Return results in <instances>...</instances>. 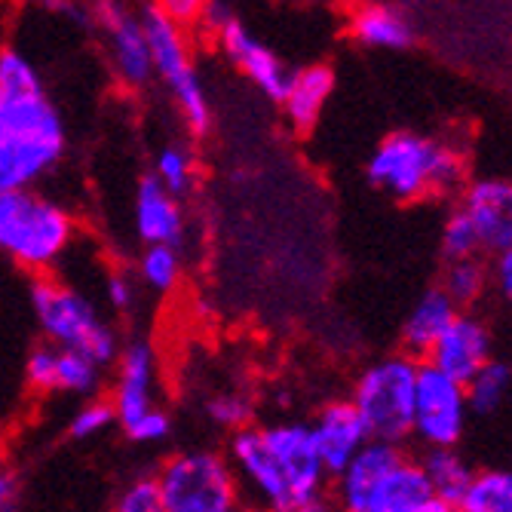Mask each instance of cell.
<instances>
[{
	"label": "cell",
	"mask_w": 512,
	"mask_h": 512,
	"mask_svg": "<svg viewBox=\"0 0 512 512\" xmlns=\"http://www.w3.org/2000/svg\"><path fill=\"white\" fill-rule=\"evenodd\" d=\"M243 497L267 512H289L322 500L329 473L313 445L310 424L283 421L270 427H246L230 436L227 454Z\"/></svg>",
	"instance_id": "cell-1"
},
{
	"label": "cell",
	"mask_w": 512,
	"mask_h": 512,
	"mask_svg": "<svg viewBox=\"0 0 512 512\" xmlns=\"http://www.w3.org/2000/svg\"><path fill=\"white\" fill-rule=\"evenodd\" d=\"M68 148L62 114L40 89H0V194L31 191Z\"/></svg>",
	"instance_id": "cell-2"
},
{
	"label": "cell",
	"mask_w": 512,
	"mask_h": 512,
	"mask_svg": "<svg viewBox=\"0 0 512 512\" xmlns=\"http://www.w3.org/2000/svg\"><path fill=\"white\" fill-rule=\"evenodd\" d=\"M368 181L396 200H421L467 188V163L427 135L393 132L368 157Z\"/></svg>",
	"instance_id": "cell-3"
},
{
	"label": "cell",
	"mask_w": 512,
	"mask_h": 512,
	"mask_svg": "<svg viewBox=\"0 0 512 512\" xmlns=\"http://www.w3.org/2000/svg\"><path fill=\"white\" fill-rule=\"evenodd\" d=\"M74 237L71 215L37 191L0 194V252L28 270H50Z\"/></svg>",
	"instance_id": "cell-4"
},
{
	"label": "cell",
	"mask_w": 512,
	"mask_h": 512,
	"mask_svg": "<svg viewBox=\"0 0 512 512\" xmlns=\"http://www.w3.org/2000/svg\"><path fill=\"white\" fill-rule=\"evenodd\" d=\"M31 307L46 344H53L56 350H77L102 368L117 362L120 338L99 316L96 304L74 286L56 283V279H37L31 286Z\"/></svg>",
	"instance_id": "cell-5"
},
{
	"label": "cell",
	"mask_w": 512,
	"mask_h": 512,
	"mask_svg": "<svg viewBox=\"0 0 512 512\" xmlns=\"http://www.w3.org/2000/svg\"><path fill=\"white\" fill-rule=\"evenodd\" d=\"M135 13H138V22H142L145 37H148L154 77L166 86V92L172 96L184 126H188L194 135L209 132L212 108H209V96L203 89L200 71L194 65L188 37H184V31L175 22L166 19L160 4H145V7H138Z\"/></svg>",
	"instance_id": "cell-6"
},
{
	"label": "cell",
	"mask_w": 512,
	"mask_h": 512,
	"mask_svg": "<svg viewBox=\"0 0 512 512\" xmlns=\"http://www.w3.org/2000/svg\"><path fill=\"white\" fill-rule=\"evenodd\" d=\"M417 368L421 362L405 353L384 356L362 368L350 393V405L359 411L371 439L402 445L411 436Z\"/></svg>",
	"instance_id": "cell-7"
},
{
	"label": "cell",
	"mask_w": 512,
	"mask_h": 512,
	"mask_svg": "<svg viewBox=\"0 0 512 512\" xmlns=\"http://www.w3.org/2000/svg\"><path fill=\"white\" fill-rule=\"evenodd\" d=\"M166 512H240L243 488L230 460L212 448L169 457L157 473Z\"/></svg>",
	"instance_id": "cell-8"
},
{
	"label": "cell",
	"mask_w": 512,
	"mask_h": 512,
	"mask_svg": "<svg viewBox=\"0 0 512 512\" xmlns=\"http://www.w3.org/2000/svg\"><path fill=\"white\" fill-rule=\"evenodd\" d=\"M467 390L463 384L445 378L433 365L421 362L414 387V414H411V436L427 451L433 448H457L463 430H467Z\"/></svg>",
	"instance_id": "cell-9"
},
{
	"label": "cell",
	"mask_w": 512,
	"mask_h": 512,
	"mask_svg": "<svg viewBox=\"0 0 512 512\" xmlns=\"http://www.w3.org/2000/svg\"><path fill=\"white\" fill-rule=\"evenodd\" d=\"M92 13H96V22L105 31L114 74L132 89L148 86L154 80V68H151L148 37H145L142 22H138V13L123 4H114V0L96 4Z\"/></svg>",
	"instance_id": "cell-10"
},
{
	"label": "cell",
	"mask_w": 512,
	"mask_h": 512,
	"mask_svg": "<svg viewBox=\"0 0 512 512\" xmlns=\"http://www.w3.org/2000/svg\"><path fill=\"white\" fill-rule=\"evenodd\" d=\"M215 37H218L221 53L258 86V92H264L273 102H283L289 80H292V68L279 59L264 40H258L243 19H230Z\"/></svg>",
	"instance_id": "cell-11"
},
{
	"label": "cell",
	"mask_w": 512,
	"mask_h": 512,
	"mask_svg": "<svg viewBox=\"0 0 512 512\" xmlns=\"http://www.w3.org/2000/svg\"><path fill=\"white\" fill-rule=\"evenodd\" d=\"M491 347H494V338H491V329L485 325V319H479L473 313H457L424 362L433 365L436 371H442L445 378L467 387V381L476 375V371L494 359Z\"/></svg>",
	"instance_id": "cell-12"
},
{
	"label": "cell",
	"mask_w": 512,
	"mask_h": 512,
	"mask_svg": "<svg viewBox=\"0 0 512 512\" xmlns=\"http://www.w3.org/2000/svg\"><path fill=\"white\" fill-rule=\"evenodd\" d=\"M157 353L148 341H129L117 356V381H114V414L120 430L135 424L138 417L157 408Z\"/></svg>",
	"instance_id": "cell-13"
},
{
	"label": "cell",
	"mask_w": 512,
	"mask_h": 512,
	"mask_svg": "<svg viewBox=\"0 0 512 512\" xmlns=\"http://www.w3.org/2000/svg\"><path fill=\"white\" fill-rule=\"evenodd\" d=\"M405 460L402 445L393 442H378L371 439L347 467L332 479V491H335V506L338 512H365L371 497L378 494V488L387 482V476Z\"/></svg>",
	"instance_id": "cell-14"
},
{
	"label": "cell",
	"mask_w": 512,
	"mask_h": 512,
	"mask_svg": "<svg viewBox=\"0 0 512 512\" xmlns=\"http://www.w3.org/2000/svg\"><path fill=\"white\" fill-rule=\"evenodd\" d=\"M460 209L476 227L482 252L497 255L512 246V181L479 178L463 188Z\"/></svg>",
	"instance_id": "cell-15"
},
{
	"label": "cell",
	"mask_w": 512,
	"mask_h": 512,
	"mask_svg": "<svg viewBox=\"0 0 512 512\" xmlns=\"http://www.w3.org/2000/svg\"><path fill=\"white\" fill-rule=\"evenodd\" d=\"M310 433H313L316 454L322 460L325 473H329V479H335L347 463L371 442L368 427L362 424V417L350 405V399L325 405L316 414V421L310 424Z\"/></svg>",
	"instance_id": "cell-16"
},
{
	"label": "cell",
	"mask_w": 512,
	"mask_h": 512,
	"mask_svg": "<svg viewBox=\"0 0 512 512\" xmlns=\"http://www.w3.org/2000/svg\"><path fill=\"white\" fill-rule=\"evenodd\" d=\"M132 212H135L132 215L135 234L145 246H169V249L184 246V237H188V215H184V206L181 200L166 194L151 175L138 181Z\"/></svg>",
	"instance_id": "cell-17"
},
{
	"label": "cell",
	"mask_w": 512,
	"mask_h": 512,
	"mask_svg": "<svg viewBox=\"0 0 512 512\" xmlns=\"http://www.w3.org/2000/svg\"><path fill=\"white\" fill-rule=\"evenodd\" d=\"M460 310L451 304V298L436 286V289H427L421 298L414 301V307L408 310L405 322H402V347H405V356L411 359H427L433 344L445 335V329L454 322Z\"/></svg>",
	"instance_id": "cell-18"
},
{
	"label": "cell",
	"mask_w": 512,
	"mask_h": 512,
	"mask_svg": "<svg viewBox=\"0 0 512 512\" xmlns=\"http://www.w3.org/2000/svg\"><path fill=\"white\" fill-rule=\"evenodd\" d=\"M332 92H335L332 68L329 65H307V68L292 71L289 89H286V96L279 105L286 108V117L298 132H307L319 123L325 105H329V99H332Z\"/></svg>",
	"instance_id": "cell-19"
},
{
	"label": "cell",
	"mask_w": 512,
	"mask_h": 512,
	"mask_svg": "<svg viewBox=\"0 0 512 512\" xmlns=\"http://www.w3.org/2000/svg\"><path fill=\"white\" fill-rule=\"evenodd\" d=\"M350 34L368 50H408L414 43L411 19L390 4H365L350 16Z\"/></svg>",
	"instance_id": "cell-20"
},
{
	"label": "cell",
	"mask_w": 512,
	"mask_h": 512,
	"mask_svg": "<svg viewBox=\"0 0 512 512\" xmlns=\"http://www.w3.org/2000/svg\"><path fill=\"white\" fill-rule=\"evenodd\" d=\"M417 463H421V470L427 476L433 500L448 503L454 509L460 506L463 497H467V491L476 479V470L470 467V460L457 448H433Z\"/></svg>",
	"instance_id": "cell-21"
},
{
	"label": "cell",
	"mask_w": 512,
	"mask_h": 512,
	"mask_svg": "<svg viewBox=\"0 0 512 512\" xmlns=\"http://www.w3.org/2000/svg\"><path fill=\"white\" fill-rule=\"evenodd\" d=\"M427 500H433L427 476L421 470V463L405 457L399 467L387 476V482L378 488V494L371 497L365 512H414L421 509Z\"/></svg>",
	"instance_id": "cell-22"
},
{
	"label": "cell",
	"mask_w": 512,
	"mask_h": 512,
	"mask_svg": "<svg viewBox=\"0 0 512 512\" xmlns=\"http://www.w3.org/2000/svg\"><path fill=\"white\" fill-rule=\"evenodd\" d=\"M463 390H467V405L473 414H482V417L494 414L512 390V365L503 359L485 362Z\"/></svg>",
	"instance_id": "cell-23"
},
{
	"label": "cell",
	"mask_w": 512,
	"mask_h": 512,
	"mask_svg": "<svg viewBox=\"0 0 512 512\" xmlns=\"http://www.w3.org/2000/svg\"><path fill=\"white\" fill-rule=\"evenodd\" d=\"M488 264H482V258H467V261H454L445 264V276H442V292L451 298V304L463 313L470 310L488 289Z\"/></svg>",
	"instance_id": "cell-24"
},
{
	"label": "cell",
	"mask_w": 512,
	"mask_h": 512,
	"mask_svg": "<svg viewBox=\"0 0 512 512\" xmlns=\"http://www.w3.org/2000/svg\"><path fill=\"white\" fill-rule=\"evenodd\" d=\"M457 512H512V470L476 473Z\"/></svg>",
	"instance_id": "cell-25"
},
{
	"label": "cell",
	"mask_w": 512,
	"mask_h": 512,
	"mask_svg": "<svg viewBox=\"0 0 512 512\" xmlns=\"http://www.w3.org/2000/svg\"><path fill=\"white\" fill-rule=\"evenodd\" d=\"M102 387V365L77 350H59L56 359V390L80 399H96Z\"/></svg>",
	"instance_id": "cell-26"
},
{
	"label": "cell",
	"mask_w": 512,
	"mask_h": 512,
	"mask_svg": "<svg viewBox=\"0 0 512 512\" xmlns=\"http://www.w3.org/2000/svg\"><path fill=\"white\" fill-rule=\"evenodd\" d=\"M194 157L188 148H181V145H163L154 157V172L151 178L160 184V188L166 194H172L175 200H181L184 194H188L194 188Z\"/></svg>",
	"instance_id": "cell-27"
},
{
	"label": "cell",
	"mask_w": 512,
	"mask_h": 512,
	"mask_svg": "<svg viewBox=\"0 0 512 512\" xmlns=\"http://www.w3.org/2000/svg\"><path fill=\"white\" fill-rule=\"evenodd\" d=\"M138 276L160 295L172 292L181 279V252L169 246H145L142 258H138Z\"/></svg>",
	"instance_id": "cell-28"
},
{
	"label": "cell",
	"mask_w": 512,
	"mask_h": 512,
	"mask_svg": "<svg viewBox=\"0 0 512 512\" xmlns=\"http://www.w3.org/2000/svg\"><path fill=\"white\" fill-rule=\"evenodd\" d=\"M479 255H482V246H479L473 221L467 218L463 209H454L442 227V258L448 264H454V261H467V258H479Z\"/></svg>",
	"instance_id": "cell-29"
},
{
	"label": "cell",
	"mask_w": 512,
	"mask_h": 512,
	"mask_svg": "<svg viewBox=\"0 0 512 512\" xmlns=\"http://www.w3.org/2000/svg\"><path fill=\"white\" fill-rule=\"evenodd\" d=\"M252 414L255 408L243 393H215L206 402V417L218 430H227L230 436L252 427Z\"/></svg>",
	"instance_id": "cell-30"
},
{
	"label": "cell",
	"mask_w": 512,
	"mask_h": 512,
	"mask_svg": "<svg viewBox=\"0 0 512 512\" xmlns=\"http://www.w3.org/2000/svg\"><path fill=\"white\" fill-rule=\"evenodd\" d=\"M117 424L114 405L108 399H86L83 405H77V411L68 421V436L83 442V439H96L99 433H105L108 427Z\"/></svg>",
	"instance_id": "cell-31"
},
{
	"label": "cell",
	"mask_w": 512,
	"mask_h": 512,
	"mask_svg": "<svg viewBox=\"0 0 512 512\" xmlns=\"http://www.w3.org/2000/svg\"><path fill=\"white\" fill-rule=\"evenodd\" d=\"M111 512H166L157 476H138L132 479L114 500Z\"/></svg>",
	"instance_id": "cell-32"
},
{
	"label": "cell",
	"mask_w": 512,
	"mask_h": 512,
	"mask_svg": "<svg viewBox=\"0 0 512 512\" xmlns=\"http://www.w3.org/2000/svg\"><path fill=\"white\" fill-rule=\"evenodd\" d=\"M43 80L37 74V68L16 50H4L0 53V89L10 92H25V89H40Z\"/></svg>",
	"instance_id": "cell-33"
},
{
	"label": "cell",
	"mask_w": 512,
	"mask_h": 512,
	"mask_svg": "<svg viewBox=\"0 0 512 512\" xmlns=\"http://www.w3.org/2000/svg\"><path fill=\"white\" fill-rule=\"evenodd\" d=\"M56 359H59V350L53 344H40L28 353L25 381L31 390H37V393L56 390Z\"/></svg>",
	"instance_id": "cell-34"
},
{
	"label": "cell",
	"mask_w": 512,
	"mask_h": 512,
	"mask_svg": "<svg viewBox=\"0 0 512 512\" xmlns=\"http://www.w3.org/2000/svg\"><path fill=\"white\" fill-rule=\"evenodd\" d=\"M123 433H126V439L135 442V445H154V442L169 439V433H172V417L157 405V408L148 411L145 417H138L135 424L123 427Z\"/></svg>",
	"instance_id": "cell-35"
},
{
	"label": "cell",
	"mask_w": 512,
	"mask_h": 512,
	"mask_svg": "<svg viewBox=\"0 0 512 512\" xmlns=\"http://www.w3.org/2000/svg\"><path fill=\"white\" fill-rule=\"evenodd\" d=\"M488 279H491V286L497 289V295L512 307V246L494 255V261L488 267Z\"/></svg>",
	"instance_id": "cell-36"
},
{
	"label": "cell",
	"mask_w": 512,
	"mask_h": 512,
	"mask_svg": "<svg viewBox=\"0 0 512 512\" xmlns=\"http://www.w3.org/2000/svg\"><path fill=\"white\" fill-rule=\"evenodd\" d=\"M105 298H108V304H111L114 310L126 313V310L135 304V283H132V279H129L126 273L114 270V273L105 279Z\"/></svg>",
	"instance_id": "cell-37"
},
{
	"label": "cell",
	"mask_w": 512,
	"mask_h": 512,
	"mask_svg": "<svg viewBox=\"0 0 512 512\" xmlns=\"http://www.w3.org/2000/svg\"><path fill=\"white\" fill-rule=\"evenodd\" d=\"M160 10L181 31L188 28V25H194V22H200V16H203V4H200V0H163Z\"/></svg>",
	"instance_id": "cell-38"
},
{
	"label": "cell",
	"mask_w": 512,
	"mask_h": 512,
	"mask_svg": "<svg viewBox=\"0 0 512 512\" xmlns=\"http://www.w3.org/2000/svg\"><path fill=\"white\" fill-rule=\"evenodd\" d=\"M19 476L0 467V509H19Z\"/></svg>",
	"instance_id": "cell-39"
},
{
	"label": "cell",
	"mask_w": 512,
	"mask_h": 512,
	"mask_svg": "<svg viewBox=\"0 0 512 512\" xmlns=\"http://www.w3.org/2000/svg\"><path fill=\"white\" fill-rule=\"evenodd\" d=\"M230 19H237V16H234V10H230L227 4H203V16H200V22H203L212 34H218Z\"/></svg>",
	"instance_id": "cell-40"
},
{
	"label": "cell",
	"mask_w": 512,
	"mask_h": 512,
	"mask_svg": "<svg viewBox=\"0 0 512 512\" xmlns=\"http://www.w3.org/2000/svg\"><path fill=\"white\" fill-rule=\"evenodd\" d=\"M289 512H338V506L329 497H322V500H313V503L298 506V509H289Z\"/></svg>",
	"instance_id": "cell-41"
},
{
	"label": "cell",
	"mask_w": 512,
	"mask_h": 512,
	"mask_svg": "<svg viewBox=\"0 0 512 512\" xmlns=\"http://www.w3.org/2000/svg\"><path fill=\"white\" fill-rule=\"evenodd\" d=\"M414 512H457V509L448 506V503H439V500H427L421 509H414Z\"/></svg>",
	"instance_id": "cell-42"
},
{
	"label": "cell",
	"mask_w": 512,
	"mask_h": 512,
	"mask_svg": "<svg viewBox=\"0 0 512 512\" xmlns=\"http://www.w3.org/2000/svg\"><path fill=\"white\" fill-rule=\"evenodd\" d=\"M240 512H267V509H258V506H243Z\"/></svg>",
	"instance_id": "cell-43"
},
{
	"label": "cell",
	"mask_w": 512,
	"mask_h": 512,
	"mask_svg": "<svg viewBox=\"0 0 512 512\" xmlns=\"http://www.w3.org/2000/svg\"><path fill=\"white\" fill-rule=\"evenodd\" d=\"M0 512H19V509H0Z\"/></svg>",
	"instance_id": "cell-44"
}]
</instances>
